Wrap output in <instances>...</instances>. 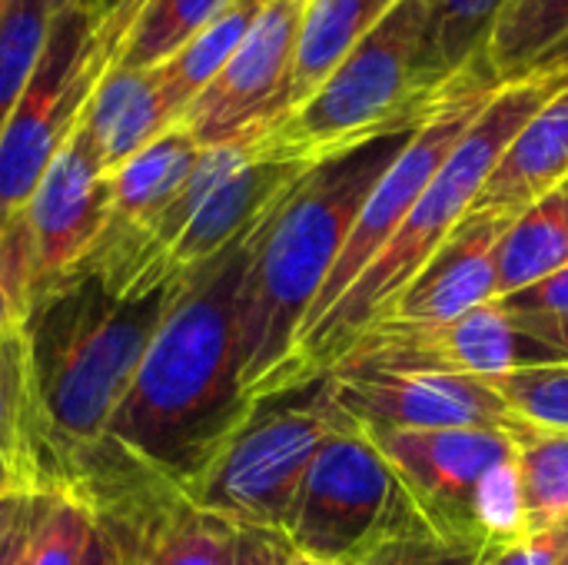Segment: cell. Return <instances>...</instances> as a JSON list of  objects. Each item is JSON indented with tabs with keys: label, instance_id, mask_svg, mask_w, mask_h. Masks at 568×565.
<instances>
[{
	"label": "cell",
	"instance_id": "cell-1",
	"mask_svg": "<svg viewBox=\"0 0 568 565\" xmlns=\"http://www.w3.org/2000/svg\"><path fill=\"white\" fill-rule=\"evenodd\" d=\"M256 230L186 276L100 446L63 470L57 496L90 476H120L160 486L190 506L253 410L240 390L236 296Z\"/></svg>",
	"mask_w": 568,
	"mask_h": 565
},
{
	"label": "cell",
	"instance_id": "cell-2",
	"mask_svg": "<svg viewBox=\"0 0 568 565\" xmlns=\"http://www.w3.org/2000/svg\"><path fill=\"white\" fill-rule=\"evenodd\" d=\"M183 283L170 280L150 293L126 296L97 266L80 260L70 273L30 296L20 333L40 496H57L63 470L100 446Z\"/></svg>",
	"mask_w": 568,
	"mask_h": 565
},
{
	"label": "cell",
	"instance_id": "cell-3",
	"mask_svg": "<svg viewBox=\"0 0 568 565\" xmlns=\"http://www.w3.org/2000/svg\"><path fill=\"white\" fill-rule=\"evenodd\" d=\"M419 127L306 167L256 230L236 296V363L246 403L280 393L296 333L389 163Z\"/></svg>",
	"mask_w": 568,
	"mask_h": 565
},
{
	"label": "cell",
	"instance_id": "cell-4",
	"mask_svg": "<svg viewBox=\"0 0 568 565\" xmlns=\"http://www.w3.org/2000/svg\"><path fill=\"white\" fill-rule=\"evenodd\" d=\"M568 83V67L552 73H532L516 83H503L493 100L479 110L469 130L459 137L453 153L443 160L416 206L373 256V263L353 280V286L310 326L296 336L280 393L306 386L326 376L356 336L379 320V313L399 296V290L423 270L436 246L456 230V223L473 210L483 183L496 170L506 147L532 120V113L549 103ZM276 393V396H280Z\"/></svg>",
	"mask_w": 568,
	"mask_h": 565
},
{
	"label": "cell",
	"instance_id": "cell-5",
	"mask_svg": "<svg viewBox=\"0 0 568 565\" xmlns=\"http://www.w3.org/2000/svg\"><path fill=\"white\" fill-rule=\"evenodd\" d=\"M453 83L433 63L429 3L399 0L300 107L260 133V157L313 167L376 137L423 127Z\"/></svg>",
	"mask_w": 568,
	"mask_h": 565
},
{
	"label": "cell",
	"instance_id": "cell-6",
	"mask_svg": "<svg viewBox=\"0 0 568 565\" xmlns=\"http://www.w3.org/2000/svg\"><path fill=\"white\" fill-rule=\"evenodd\" d=\"M143 0H67L53 10L40 60L0 133V233L23 213L43 170L77 133L97 83L116 63Z\"/></svg>",
	"mask_w": 568,
	"mask_h": 565
},
{
	"label": "cell",
	"instance_id": "cell-7",
	"mask_svg": "<svg viewBox=\"0 0 568 565\" xmlns=\"http://www.w3.org/2000/svg\"><path fill=\"white\" fill-rule=\"evenodd\" d=\"M339 420L343 410L333 403L326 376L253 403L190 506L236 533L286 543L300 483Z\"/></svg>",
	"mask_w": 568,
	"mask_h": 565
},
{
	"label": "cell",
	"instance_id": "cell-8",
	"mask_svg": "<svg viewBox=\"0 0 568 565\" xmlns=\"http://www.w3.org/2000/svg\"><path fill=\"white\" fill-rule=\"evenodd\" d=\"M423 533L429 526L393 466L373 436L343 413L300 483L286 546L316 563L353 565L389 539Z\"/></svg>",
	"mask_w": 568,
	"mask_h": 565
},
{
	"label": "cell",
	"instance_id": "cell-9",
	"mask_svg": "<svg viewBox=\"0 0 568 565\" xmlns=\"http://www.w3.org/2000/svg\"><path fill=\"white\" fill-rule=\"evenodd\" d=\"M552 363H568V356L549 340L523 330L496 303H486L449 323L376 320L336 366L489 380Z\"/></svg>",
	"mask_w": 568,
	"mask_h": 565
},
{
	"label": "cell",
	"instance_id": "cell-10",
	"mask_svg": "<svg viewBox=\"0 0 568 565\" xmlns=\"http://www.w3.org/2000/svg\"><path fill=\"white\" fill-rule=\"evenodd\" d=\"M369 433V430H366ZM433 536L489 556L476 523V490L486 470L516 453L499 430H399L369 433ZM493 559V556H489Z\"/></svg>",
	"mask_w": 568,
	"mask_h": 565
},
{
	"label": "cell",
	"instance_id": "cell-11",
	"mask_svg": "<svg viewBox=\"0 0 568 565\" xmlns=\"http://www.w3.org/2000/svg\"><path fill=\"white\" fill-rule=\"evenodd\" d=\"M303 10L306 0H266L246 40L180 120L200 147L260 137L286 113Z\"/></svg>",
	"mask_w": 568,
	"mask_h": 565
},
{
	"label": "cell",
	"instance_id": "cell-12",
	"mask_svg": "<svg viewBox=\"0 0 568 565\" xmlns=\"http://www.w3.org/2000/svg\"><path fill=\"white\" fill-rule=\"evenodd\" d=\"M326 383L333 403L369 433L499 430L516 436L523 426L509 403L486 380L473 376L333 366Z\"/></svg>",
	"mask_w": 568,
	"mask_h": 565
},
{
	"label": "cell",
	"instance_id": "cell-13",
	"mask_svg": "<svg viewBox=\"0 0 568 565\" xmlns=\"http://www.w3.org/2000/svg\"><path fill=\"white\" fill-rule=\"evenodd\" d=\"M20 216L33 250V293L70 273L103 236L110 223V183L83 120L43 170Z\"/></svg>",
	"mask_w": 568,
	"mask_h": 565
},
{
	"label": "cell",
	"instance_id": "cell-14",
	"mask_svg": "<svg viewBox=\"0 0 568 565\" xmlns=\"http://www.w3.org/2000/svg\"><path fill=\"white\" fill-rule=\"evenodd\" d=\"M513 220L466 213L379 320L449 323L496 300V246ZM376 323V320H373Z\"/></svg>",
	"mask_w": 568,
	"mask_h": 565
},
{
	"label": "cell",
	"instance_id": "cell-15",
	"mask_svg": "<svg viewBox=\"0 0 568 565\" xmlns=\"http://www.w3.org/2000/svg\"><path fill=\"white\" fill-rule=\"evenodd\" d=\"M306 167L280 163L256 157L236 173H230L220 186H213L196 213L190 216L186 230L176 236V243L163 256V276L166 280H186L206 263H213L223 250H230L236 240L253 233L266 213L280 203V196L296 183V176Z\"/></svg>",
	"mask_w": 568,
	"mask_h": 565
},
{
	"label": "cell",
	"instance_id": "cell-16",
	"mask_svg": "<svg viewBox=\"0 0 568 565\" xmlns=\"http://www.w3.org/2000/svg\"><path fill=\"white\" fill-rule=\"evenodd\" d=\"M568 180V83L542 103L499 157L469 213L516 220Z\"/></svg>",
	"mask_w": 568,
	"mask_h": 565
},
{
	"label": "cell",
	"instance_id": "cell-17",
	"mask_svg": "<svg viewBox=\"0 0 568 565\" xmlns=\"http://www.w3.org/2000/svg\"><path fill=\"white\" fill-rule=\"evenodd\" d=\"M180 120V110L173 107L153 70L123 67L106 70L83 113V127L106 173L116 170L146 143H153L160 133L176 127Z\"/></svg>",
	"mask_w": 568,
	"mask_h": 565
},
{
	"label": "cell",
	"instance_id": "cell-18",
	"mask_svg": "<svg viewBox=\"0 0 568 565\" xmlns=\"http://www.w3.org/2000/svg\"><path fill=\"white\" fill-rule=\"evenodd\" d=\"M396 3L399 0H306L286 113L300 107Z\"/></svg>",
	"mask_w": 568,
	"mask_h": 565
},
{
	"label": "cell",
	"instance_id": "cell-19",
	"mask_svg": "<svg viewBox=\"0 0 568 565\" xmlns=\"http://www.w3.org/2000/svg\"><path fill=\"white\" fill-rule=\"evenodd\" d=\"M568 266V190L526 206L496 246V300ZM493 300V303H496Z\"/></svg>",
	"mask_w": 568,
	"mask_h": 565
},
{
	"label": "cell",
	"instance_id": "cell-20",
	"mask_svg": "<svg viewBox=\"0 0 568 565\" xmlns=\"http://www.w3.org/2000/svg\"><path fill=\"white\" fill-rule=\"evenodd\" d=\"M263 7H266V0H226L220 7V13L213 20H206L173 57H166L160 67H153L160 87L166 90V97L173 100L180 117L200 97V90L226 67V60L246 40L250 27L256 23Z\"/></svg>",
	"mask_w": 568,
	"mask_h": 565
},
{
	"label": "cell",
	"instance_id": "cell-21",
	"mask_svg": "<svg viewBox=\"0 0 568 565\" xmlns=\"http://www.w3.org/2000/svg\"><path fill=\"white\" fill-rule=\"evenodd\" d=\"M40 496L23 333L0 340V500Z\"/></svg>",
	"mask_w": 568,
	"mask_h": 565
},
{
	"label": "cell",
	"instance_id": "cell-22",
	"mask_svg": "<svg viewBox=\"0 0 568 565\" xmlns=\"http://www.w3.org/2000/svg\"><path fill=\"white\" fill-rule=\"evenodd\" d=\"M566 40L568 0H516L486 47L489 73L499 87L542 73Z\"/></svg>",
	"mask_w": 568,
	"mask_h": 565
},
{
	"label": "cell",
	"instance_id": "cell-23",
	"mask_svg": "<svg viewBox=\"0 0 568 565\" xmlns=\"http://www.w3.org/2000/svg\"><path fill=\"white\" fill-rule=\"evenodd\" d=\"M513 446L523 480L526 523L529 533H539L568 516V430L523 423Z\"/></svg>",
	"mask_w": 568,
	"mask_h": 565
},
{
	"label": "cell",
	"instance_id": "cell-24",
	"mask_svg": "<svg viewBox=\"0 0 568 565\" xmlns=\"http://www.w3.org/2000/svg\"><path fill=\"white\" fill-rule=\"evenodd\" d=\"M226 0H143L113 67L153 70L173 57Z\"/></svg>",
	"mask_w": 568,
	"mask_h": 565
},
{
	"label": "cell",
	"instance_id": "cell-25",
	"mask_svg": "<svg viewBox=\"0 0 568 565\" xmlns=\"http://www.w3.org/2000/svg\"><path fill=\"white\" fill-rule=\"evenodd\" d=\"M433 20V63L443 80H456L486 60V47L516 0H426Z\"/></svg>",
	"mask_w": 568,
	"mask_h": 565
},
{
	"label": "cell",
	"instance_id": "cell-26",
	"mask_svg": "<svg viewBox=\"0 0 568 565\" xmlns=\"http://www.w3.org/2000/svg\"><path fill=\"white\" fill-rule=\"evenodd\" d=\"M53 10V0H17L0 23V133L40 60Z\"/></svg>",
	"mask_w": 568,
	"mask_h": 565
},
{
	"label": "cell",
	"instance_id": "cell-27",
	"mask_svg": "<svg viewBox=\"0 0 568 565\" xmlns=\"http://www.w3.org/2000/svg\"><path fill=\"white\" fill-rule=\"evenodd\" d=\"M233 529L183 506L146 546L136 565H230Z\"/></svg>",
	"mask_w": 568,
	"mask_h": 565
},
{
	"label": "cell",
	"instance_id": "cell-28",
	"mask_svg": "<svg viewBox=\"0 0 568 565\" xmlns=\"http://www.w3.org/2000/svg\"><path fill=\"white\" fill-rule=\"evenodd\" d=\"M476 523L483 533V543L489 556H499L513 546H519L529 536L526 523V500H523V480L516 466V453L479 480L476 490Z\"/></svg>",
	"mask_w": 568,
	"mask_h": 565
},
{
	"label": "cell",
	"instance_id": "cell-29",
	"mask_svg": "<svg viewBox=\"0 0 568 565\" xmlns=\"http://www.w3.org/2000/svg\"><path fill=\"white\" fill-rule=\"evenodd\" d=\"M486 383L509 403V410L523 423L546 426V430H568V363L516 370V373L489 376Z\"/></svg>",
	"mask_w": 568,
	"mask_h": 565
},
{
	"label": "cell",
	"instance_id": "cell-30",
	"mask_svg": "<svg viewBox=\"0 0 568 565\" xmlns=\"http://www.w3.org/2000/svg\"><path fill=\"white\" fill-rule=\"evenodd\" d=\"M93 533L97 523L80 503L47 496V506L27 543V565H80Z\"/></svg>",
	"mask_w": 568,
	"mask_h": 565
},
{
	"label": "cell",
	"instance_id": "cell-31",
	"mask_svg": "<svg viewBox=\"0 0 568 565\" xmlns=\"http://www.w3.org/2000/svg\"><path fill=\"white\" fill-rule=\"evenodd\" d=\"M33 296V250L23 216L0 233V340L23 326Z\"/></svg>",
	"mask_w": 568,
	"mask_h": 565
},
{
	"label": "cell",
	"instance_id": "cell-32",
	"mask_svg": "<svg viewBox=\"0 0 568 565\" xmlns=\"http://www.w3.org/2000/svg\"><path fill=\"white\" fill-rule=\"evenodd\" d=\"M489 563L486 553L469 549V546H453L433 533L423 536H403L376 546L353 565H483Z\"/></svg>",
	"mask_w": 568,
	"mask_h": 565
},
{
	"label": "cell",
	"instance_id": "cell-33",
	"mask_svg": "<svg viewBox=\"0 0 568 565\" xmlns=\"http://www.w3.org/2000/svg\"><path fill=\"white\" fill-rule=\"evenodd\" d=\"M499 310L509 316H529V320H566L568 316V266L559 273H549L503 300H496Z\"/></svg>",
	"mask_w": 568,
	"mask_h": 565
},
{
	"label": "cell",
	"instance_id": "cell-34",
	"mask_svg": "<svg viewBox=\"0 0 568 565\" xmlns=\"http://www.w3.org/2000/svg\"><path fill=\"white\" fill-rule=\"evenodd\" d=\"M486 565H568V516L539 533H529L519 546L493 556Z\"/></svg>",
	"mask_w": 568,
	"mask_h": 565
},
{
	"label": "cell",
	"instance_id": "cell-35",
	"mask_svg": "<svg viewBox=\"0 0 568 565\" xmlns=\"http://www.w3.org/2000/svg\"><path fill=\"white\" fill-rule=\"evenodd\" d=\"M47 496H10L0 500V565H13L23 539L30 536Z\"/></svg>",
	"mask_w": 568,
	"mask_h": 565
},
{
	"label": "cell",
	"instance_id": "cell-36",
	"mask_svg": "<svg viewBox=\"0 0 568 565\" xmlns=\"http://www.w3.org/2000/svg\"><path fill=\"white\" fill-rule=\"evenodd\" d=\"M290 553L293 549L276 536L233 529V563L230 565H290Z\"/></svg>",
	"mask_w": 568,
	"mask_h": 565
},
{
	"label": "cell",
	"instance_id": "cell-37",
	"mask_svg": "<svg viewBox=\"0 0 568 565\" xmlns=\"http://www.w3.org/2000/svg\"><path fill=\"white\" fill-rule=\"evenodd\" d=\"M513 320H516L523 330H529V333L549 340L552 346H559L568 356V316L566 320H529V316H513Z\"/></svg>",
	"mask_w": 568,
	"mask_h": 565
},
{
	"label": "cell",
	"instance_id": "cell-38",
	"mask_svg": "<svg viewBox=\"0 0 568 565\" xmlns=\"http://www.w3.org/2000/svg\"><path fill=\"white\" fill-rule=\"evenodd\" d=\"M80 565H126V559H123V553L116 549V543H113L103 529H97L93 539H90V546H87V556H83V563Z\"/></svg>",
	"mask_w": 568,
	"mask_h": 565
},
{
	"label": "cell",
	"instance_id": "cell-39",
	"mask_svg": "<svg viewBox=\"0 0 568 565\" xmlns=\"http://www.w3.org/2000/svg\"><path fill=\"white\" fill-rule=\"evenodd\" d=\"M559 67H568V40L552 53V60L546 63V70L542 73H552V70H559Z\"/></svg>",
	"mask_w": 568,
	"mask_h": 565
},
{
	"label": "cell",
	"instance_id": "cell-40",
	"mask_svg": "<svg viewBox=\"0 0 568 565\" xmlns=\"http://www.w3.org/2000/svg\"><path fill=\"white\" fill-rule=\"evenodd\" d=\"M290 565H329V563H316V559H306V556H296V553H290Z\"/></svg>",
	"mask_w": 568,
	"mask_h": 565
},
{
	"label": "cell",
	"instance_id": "cell-41",
	"mask_svg": "<svg viewBox=\"0 0 568 565\" xmlns=\"http://www.w3.org/2000/svg\"><path fill=\"white\" fill-rule=\"evenodd\" d=\"M13 3H17V0H0V23L7 20V13L13 10Z\"/></svg>",
	"mask_w": 568,
	"mask_h": 565
},
{
	"label": "cell",
	"instance_id": "cell-42",
	"mask_svg": "<svg viewBox=\"0 0 568 565\" xmlns=\"http://www.w3.org/2000/svg\"><path fill=\"white\" fill-rule=\"evenodd\" d=\"M90 3H103V7H110V3H116V0H90Z\"/></svg>",
	"mask_w": 568,
	"mask_h": 565
},
{
	"label": "cell",
	"instance_id": "cell-43",
	"mask_svg": "<svg viewBox=\"0 0 568 565\" xmlns=\"http://www.w3.org/2000/svg\"><path fill=\"white\" fill-rule=\"evenodd\" d=\"M60 3H67V0H53V7H60Z\"/></svg>",
	"mask_w": 568,
	"mask_h": 565
},
{
	"label": "cell",
	"instance_id": "cell-44",
	"mask_svg": "<svg viewBox=\"0 0 568 565\" xmlns=\"http://www.w3.org/2000/svg\"><path fill=\"white\" fill-rule=\"evenodd\" d=\"M566 190H568V180H566Z\"/></svg>",
	"mask_w": 568,
	"mask_h": 565
},
{
	"label": "cell",
	"instance_id": "cell-45",
	"mask_svg": "<svg viewBox=\"0 0 568 565\" xmlns=\"http://www.w3.org/2000/svg\"><path fill=\"white\" fill-rule=\"evenodd\" d=\"M483 565H486V563H483Z\"/></svg>",
	"mask_w": 568,
	"mask_h": 565
}]
</instances>
